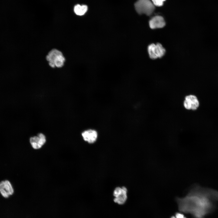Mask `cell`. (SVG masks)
Here are the masks:
<instances>
[{"instance_id":"cell-8","label":"cell","mask_w":218,"mask_h":218,"mask_svg":"<svg viewBox=\"0 0 218 218\" xmlns=\"http://www.w3.org/2000/svg\"><path fill=\"white\" fill-rule=\"evenodd\" d=\"M46 141V137L41 133L38 134L36 136L31 137L30 139V142L32 147L35 149L41 148Z\"/></svg>"},{"instance_id":"cell-10","label":"cell","mask_w":218,"mask_h":218,"mask_svg":"<svg viewBox=\"0 0 218 218\" xmlns=\"http://www.w3.org/2000/svg\"><path fill=\"white\" fill-rule=\"evenodd\" d=\"M81 135L84 141L89 143H93L96 140L98 134L96 130L89 129L83 131Z\"/></svg>"},{"instance_id":"cell-12","label":"cell","mask_w":218,"mask_h":218,"mask_svg":"<svg viewBox=\"0 0 218 218\" xmlns=\"http://www.w3.org/2000/svg\"><path fill=\"white\" fill-rule=\"evenodd\" d=\"M152 2L154 5L157 6H162L164 1L166 0H151Z\"/></svg>"},{"instance_id":"cell-5","label":"cell","mask_w":218,"mask_h":218,"mask_svg":"<svg viewBox=\"0 0 218 218\" xmlns=\"http://www.w3.org/2000/svg\"><path fill=\"white\" fill-rule=\"evenodd\" d=\"M183 106L186 110L195 111L199 107L200 102L197 97L194 94L186 95L183 101Z\"/></svg>"},{"instance_id":"cell-6","label":"cell","mask_w":218,"mask_h":218,"mask_svg":"<svg viewBox=\"0 0 218 218\" xmlns=\"http://www.w3.org/2000/svg\"><path fill=\"white\" fill-rule=\"evenodd\" d=\"M127 190L124 187H117L113 192L114 202L120 205L124 203L127 199Z\"/></svg>"},{"instance_id":"cell-4","label":"cell","mask_w":218,"mask_h":218,"mask_svg":"<svg viewBox=\"0 0 218 218\" xmlns=\"http://www.w3.org/2000/svg\"><path fill=\"white\" fill-rule=\"evenodd\" d=\"M147 51L149 57L152 59L161 58L166 53L165 48L160 43L150 44L148 46Z\"/></svg>"},{"instance_id":"cell-1","label":"cell","mask_w":218,"mask_h":218,"mask_svg":"<svg viewBox=\"0 0 218 218\" xmlns=\"http://www.w3.org/2000/svg\"><path fill=\"white\" fill-rule=\"evenodd\" d=\"M179 210L190 214L193 218H204L213 212L218 203V191L194 185L183 197H177Z\"/></svg>"},{"instance_id":"cell-2","label":"cell","mask_w":218,"mask_h":218,"mask_svg":"<svg viewBox=\"0 0 218 218\" xmlns=\"http://www.w3.org/2000/svg\"><path fill=\"white\" fill-rule=\"evenodd\" d=\"M46 58L49 65L52 68H61L63 66L65 61L63 53L55 48L51 49L48 52Z\"/></svg>"},{"instance_id":"cell-7","label":"cell","mask_w":218,"mask_h":218,"mask_svg":"<svg viewBox=\"0 0 218 218\" xmlns=\"http://www.w3.org/2000/svg\"><path fill=\"white\" fill-rule=\"evenodd\" d=\"M14 190L10 182L8 180L0 182V193L4 198H8L12 195Z\"/></svg>"},{"instance_id":"cell-9","label":"cell","mask_w":218,"mask_h":218,"mask_svg":"<svg viewBox=\"0 0 218 218\" xmlns=\"http://www.w3.org/2000/svg\"><path fill=\"white\" fill-rule=\"evenodd\" d=\"M149 24L150 28L156 29L164 27L166 25V23L162 16L157 15L153 17L150 20Z\"/></svg>"},{"instance_id":"cell-11","label":"cell","mask_w":218,"mask_h":218,"mask_svg":"<svg viewBox=\"0 0 218 218\" xmlns=\"http://www.w3.org/2000/svg\"><path fill=\"white\" fill-rule=\"evenodd\" d=\"M88 9V6L86 5L77 4L74 6V10L76 15L82 16L86 13Z\"/></svg>"},{"instance_id":"cell-13","label":"cell","mask_w":218,"mask_h":218,"mask_svg":"<svg viewBox=\"0 0 218 218\" xmlns=\"http://www.w3.org/2000/svg\"><path fill=\"white\" fill-rule=\"evenodd\" d=\"M170 218H187L183 214L180 213H176L174 215L172 216Z\"/></svg>"},{"instance_id":"cell-3","label":"cell","mask_w":218,"mask_h":218,"mask_svg":"<svg viewBox=\"0 0 218 218\" xmlns=\"http://www.w3.org/2000/svg\"><path fill=\"white\" fill-rule=\"evenodd\" d=\"M137 12L140 14L151 15L154 10V6L150 0H138L134 4Z\"/></svg>"}]
</instances>
